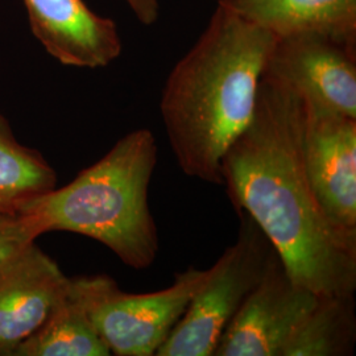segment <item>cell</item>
Returning a JSON list of instances; mask_svg holds the SVG:
<instances>
[{"mask_svg": "<svg viewBox=\"0 0 356 356\" xmlns=\"http://www.w3.org/2000/svg\"><path fill=\"white\" fill-rule=\"evenodd\" d=\"M301 99L263 76L250 124L220 164L236 214L251 216L293 282L316 294H355L356 232L325 213L302 153Z\"/></svg>", "mask_w": 356, "mask_h": 356, "instance_id": "obj_1", "label": "cell"}, {"mask_svg": "<svg viewBox=\"0 0 356 356\" xmlns=\"http://www.w3.org/2000/svg\"><path fill=\"white\" fill-rule=\"evenodd\" d=\"M276 40L218 1L201 36L170 70L160 114L188 177L222 186V159L254 116Z\"/></svg>", "mask_w": 356, "mask_h": 356, "instance_id": "obj_2", "label": "cell"}, {"mask_svg": "<svg viewBox=\"0 0 356 356\" xmlns=\"http://www.w3.org/2000/svg\"><path fill=\"white\" fill-rule=\"evenodd\" d=\"M157 164L152 131L139 128L116 141L64 188H54L22 206L41 231H67L102 243L127 267H151L160 250L148 201Z\"/></svg>", "mask_w": 356, "mask_h": 356, "instance_id": "obj_3", "label": "cell"}, {"mask_svg": "<svg viewBox=\"0 0 356 356\" xmlns=\"http://www.w3.org/2000/svg\"><path fill=\"white\" fill-rule=\"evenodd\" d=\"M207 273L189 267L169 288L141 294L123 292L106 275L70 277V284L111 355L156 356Z\"/></svg>", "mask_w": 356, "mask_h": 356, "instance_id": "obj_4", "label": "cell"}, {"mask_svg": "<svg viewBox=\"0 0 356 356\" xmlns=\"http://www.w3.org/2000/svg\"><path fill=\"white\" fill-rule=\"evenodd\" d=\"M239 218L236 241L209 268L156 356H213L222 332L261 280L275 248L251 216Z\"/></svg>", "mask_w": 356, "mask_h": 356, "instance_id": "obj_5", "label": "cell"}, {"mask_svg": "<svg viewBox=\"0 0 356 356\" xmlns=\"http://www.w3.org/2000/svg\"><path fill=\"white\" fill-rule=\"evenodd\" d=\"M263 76L309 110L356 119V47L317 33L277 38Z\"/></svg>", "mask_w": 356, "mask_h": 356, "instance_id": "obj_6", "label": "cell"}, {"mask_svg": "<svg viewBox=\"0 0 356 356\" xmlns=\"http://www.w3.org/2000/svg\"><path fill=\"white\" fill-rule=\"evenodd\" d=\"M317 297L293 282L273 250L266 273L222 332L213 356H282Z\"/></svg>", "mask_w": 356, "mask_h": 356, "instance_id": "obj_7", "label": "cell"}, {"mask_svg": "<svg viewBox=\"0 0 356 356\" xmlns=\"http://www.w3.org/2000/svg\"><path fill=\"white\" fill-rule=\"evenodd\" d=\"M304 108L302 153L310 185L325 213L356 232V119Z\"/></svg>", "mask_w": 356, "mask_h": 356, "instance_id": "obj_8", "label": "cell"}, {"mask_svg": "<svg viewBox=\"0 0 356 356\" xmlns=\"http://www.w3.org/2000/svg\"><path fill=\"white\" fill-rule=\"evenodd\" d=\"M29 26L44 49L65 66L98 69L113 64L123 42L113 19L85 0H23Z\"/></svg>", "mask_w": 356, "mask_h": 356, "instance_id": "obj_9", "label": "cell"}, {"mask_svg": "<svg viewBox=\"0 0 356 356\" xmlns=\"http://www.w3.org/2000/svg\"><path fill=\"white\" fill-rule=\"evenodd\" d=\"M70 277L33 243L0 270V356L13 355L69 292Z\"/></svg>", "mask_w": 356, "mask_h": 356, "instance_id": "obj_10", "label": "cell"}, {"mask_svg": "<svg viewBox=\"0 0 356 356\" xmlns=\"http://www.w3.org/2000/svg\"><path fill=\"white\" fill-rule=\"evenodd\" d=\"M219 3L276 38L317 33L356 47V0H219Z\"/></svg>", "mask_w": 356, "mask_h": 356, "instance_id": "obj_11", "label": "cell"}, {"mask_svg": "<svg viewBox=\"0 0 356 356\" xmlns=\"http://www.w3.org/2000/svg\"><path fill=\"white\" fill-rule=\"evenodd\" d=\"M355 342L354 294H319L282 356L353 355Z\"/></svg>", "mask_w": 356, "mask_h": 356, "instance_id": "obj_12", "label": "cell"}, {"mask_svg": "<svg viewBox=\"0 0 356 356\" xmlns=\"http://www.w3.org/2000/svg\"><path fill=\"white\" fill-rule=\"evenodd\" d=\"M111 351L95 330L72 284L64 300L13 356H108Z\"/></svg>", "mask_w": 356, "mask_h": 356, "instance_id": "obj_13", "label": "cell"}, {"mask_svg": "<svg viewBox=\"0 0 356 356\" xmlns=\"http://www.w3.org/2000/svg\"><path fill=\"white\" fill-rule=\"evenodd\" d=\"M56 185L54 169L42 154L16 139L8 120L0 114V207L17 211Z\"/></svg>", "mask_w": 356, "mask_h": 356, "instance_id": "obj_14", "label": "cell"}, {"mask_svg": "<svg viewBox=\"0 0 356 356\" xmlns=\"http://www.w3.org/2000/svg\"><path fill=\"white\" fill-rule=\"evenodd\" d=\"M40 235L41 231L31 216L19 211L0 214V270L36 242Z\"/></svg>", "mask_w": 356, "mask_h": 356, "instance_id": "obj_15", "label": "cell"}, {"mask_svg": "<svg viewBox=\"0 0 356 356\" xmlns=\"http://www.w3.org/2000/svg\"><path fill=\"white\" fill-rule=\"evenodd\" d=\"M139 23L153 26L161 13V0H124Z\"/></svg>", "mask_w": 356, "mask_h": 356, "instance_id": "obj_16", "label": "cell"}, {"mask_svg": "<svg viewBox=\"0 0 356 356\" xmlns=\"http://www.w3.org/2000/svg\"><path fill=\"white\" fill-rule=\"evenodd\" d=\"M3 213H13V210H7L4 207H0V214H3Z\"/></svg>", "mask_w": 356, "mask_h": 356, "instance_id": "obj_17", "label": "cell"}]
</instances>
